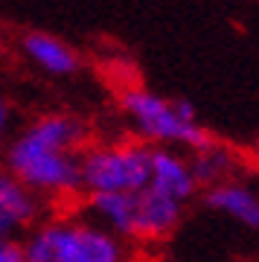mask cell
Masks as SVG:
<instances>
[{"instance_id": "277c9868", "label": "cell", "mask_w": 259, "mask_h": 262, "mask_svg": "<svg viewBox=\"0 0 259 262\" xmlns=\"http://www.w3.org/2000/svg\"><path fill=\"white\" fill-rule=\"evenodd\" d=\"M186 204L163 195L146 184L137 192H122V195H88L84 215L96 225L111 230L114 236L137 239V242H158L166 239L184 219Z\"/></svg>"}, {"instance_id": "7c38bea8", "label": "cell", "mask_w": 259, "mask_h": 262, "mask_svg": "<svg viewBox=\"0 0 259 262\" xmlns=\"http://www.w3.org/2000/svg\"><path fill=\"white\" fill-rule=\"evenodd\" d=\"M9 125H12V108H9V102H6V99L0 96V140L6 137Z\"/></svg>"}, {"instance_id": "ba28073f", "label": "cell", "mask_w": 259, "mask_h": 262, "mask_svg": "<svg viewBox=\"0 0 259 262\" xmlns=\"http://www.w3.org/2000/svg\"><path fill=\"white\" fill-rule=\"evenodd\" d=\"M204 201L213 210L224 213L227 219L239 222L242 227H248V230L259 227V195L245 181L236 178V181H227V184H219V187H210Z\"/></svg>"}, {"instance_id": "8992f818", "label": "cell", "mask_w": 259, "mask_h": 262, "mask_svg": "<svg viewBox=\"0 0 259 262\" xmlns=\"http://www.w3.org/2000/svg\"><path fill=\"white\" fill-rule=\"evenodd\" d=\"M41 198L0 169V239H20L41 222Z\"/></svg>"}, {"instance_id": "7a4b0ae2", "label": "cell", "mask_w": 259, "mask_h": 262, "mask_svg": "<svg viewBox=\"0 0 259 262\" xmlns=\"http://www.w3.org/2000/svg\"><path fill=\"white\" fill-rule=\"evenodd\" d=\"M20 242L27 262H128L125 242L88 215L38 222Z\"/></svg>"}, {"instance_id": "8fae6325", "label": "cell", "mask_w": 259, "mask_h": 262, "mask_svg": "<svg viewBox=\"0 0 259 262\" xmlns=\"http://www.w3.org/2000/svg\"><path fill=\"white\" fill-rule=\"evenodd\" d=\"M0 262H27L20 239H0Z\"/></svg>"}, {"instance_id": "9c48e42d", "label": "cell", "mask_w": 259, "mask_h": 262, "mask_svg": "<svg viewBox=\"0 0 259 262\" xmlns=\"http://www.w3.org/2000/svg\"><path fill=\"white\" fill-rule=\"evenodd\" d=\"M189 166L198 181V187H219L227 181H236L242 175V158L230 146H224L219 140H210L198 151L189 155Z\"/></svg>"}, {"instance_id": "6da1fadb", "label": "cell", "mask_w": 259, "mask_h": 262, "mask_svg": "<svg viewBox=\"0 0 259 262\" xmlns=\"http://www.w3.org/2000/svg\"><path fill=\"white\" fill-rule=\"evenodd\" d=\"M88 128L70 114H44L6 146V172L29 192L44 198H70L82 192L79 160Z\"/></svg>"}, {"instance_id": "5b68a950", "label": "cell", "mask_w": 259, "mask_h": 262, "mask_svg": "<svg viewBox=\"0 0 259 262\" xmlns=\"http://www.w3.org/2000/svg\"><path fill=\"white\" fill-rule=\"evenodd\" d=\"M152 146L140 140L84 146L79 160V184L84 195H122L148 184Z\"/></svg>"}, {"instance_id": "3957f363", "label": "cell", "mask_w": 259, "mask_h": 262, "mask_svg": "<svg viewBox=\"0 0 259 262\" xmlns=\"http://www.w3.org/2000/svg\"><path fill=\"white\" fill-rule=\"evenodd\" d=\"M120 108L137 140L152 149L198 151L213 140L198 122L195 105L186 99H166L146 88H128L120 96Z\"/></svg>"}, {"instance_id": "52a82bcc", "label": "cell", "mask_w": 259, "mask_h": 262, "mask_svg": "<svg viewBox=\"0 0 259 262\" xmlns=\"http://www.w3.org/2000/svg\"><path fill=\"white\" fill-rule=\"evenodd\" d=\"M148 187L175 198L181 204H189L198 192V181L189 166V155L178 149H152L148 160Z\"/></svg>"}, {"instance_id": "30bf717a", "label": "cell", "mask_w": 259, "mask_h": 262, "mask_svg": "<svg viewBox=\"0 0 259 262\" xmlns=\"http://www.w3.org/2000/svg\"><path fill=\"white\" fill-rule=\"evenodd\" d=\"M24 53L35 67L50 76H73L82 64V58L67 41L50 35V32H29L24 35Z\"/></svg>"}]
</instances>
